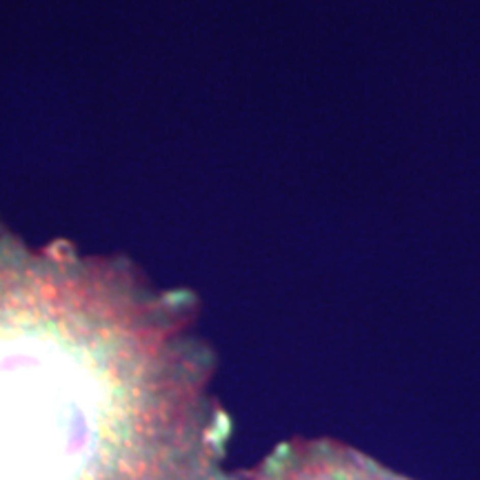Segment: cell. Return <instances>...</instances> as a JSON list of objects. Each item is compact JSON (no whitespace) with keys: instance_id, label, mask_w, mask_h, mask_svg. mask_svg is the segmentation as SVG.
Wrapping results in <instances>:
<instances>
[{"instance_id":"obj_2","label":"cell","mask_w":480,"mask_h":480,"mask_svg":"<svg viewBox=\"0 0 480 480\" xmlns=\"http://www.w3.org/2000/svg\"><path fill=\"white\" fill-rule=\"evenodd\" d=\"M240 480H414L333 438H291L276 445Z\"/></svg>"},{"instance_id":"obj_1","label":"cell","mask_w":480,"mask_h":480,"mask_svg":"<svg viewBox=\"0 0 480 480\" xmlns=\"http://www.w3.org/2000/svg\"><path fill=\"white\" fill-rule=\"evenodd\" d=\"M180 300L0 229V480H229Z\"/></svg>"}]
</instances>
